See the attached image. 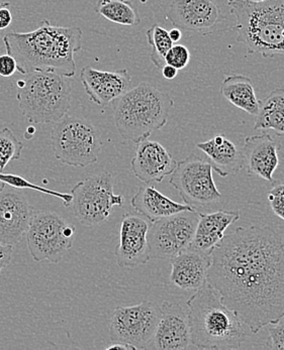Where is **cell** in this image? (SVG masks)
Returning <instances> with one entry per match:
<instances>
[{
	"label": "cell",
	"mask_w": 284,
	"mask_h": 350,
	"mask_svg": "<svg viewBox=\"0 0 284 350\" xmlns=\"http://www.w3.org/2000/svg\"><path fill=\"white\" fill-rule=\"evenodd\" d=\"M53 152L57 160L71 167L95 164L103 150L99 129L83 118L65 116L51 133Z\"/></svg>",
	"instance_id": "7"
},
{
	"label": "cell",
	"mask_w": 284,
	"mask_h": 350,
	"mask_svg": "<svg viewBox=\"0 0 284 350\" xmlns=\"http://www.w3.org/2000/svg\"><path fill=\"white\" fill-rule=\"evenodd\" d=\"M16 84V99L29 124H56L69 111L71 85L63 76L55 72H31Z\"/></svg>",
	"instance_id": "6"
},
{
	"label": "cell",
	"mask_w": 284,
	"mask_h": 350,
	"mask_svg": "<svg viewBox=\"0 0 284 350\" xmlns=\"http://www.w3.org/2000/svg\"><path fill=\"white\" fill-rule=\"evenodd\" d=\"M131 203L138 213L151 222L167 216L175 215L179 212L196 210V208L190 205L180 204L171 200L169 197L159 192L151 184L141 187L131 198Z\"/></svg>",
	"instance_id": "22"
},
{
	"label": "cell",
	"mask_w": 284,
	"mask_h": 350,
	"mask_svg": "<svg viewBox=\"0 0 284 350\" xmlns=\"http://www.w3.org/2000/svg\"><path fill=\"white\" fill-rule=\"evenodd\" d=\"M254 129H272L276 135H284V89H275L266 98L260 100Z\"/></svg>",
	"instance_id": "25"
},
{
	"label": "cell",
	"mask_w": 284,
	"mask_h": 350,
	"mask_svg": "<svg viewBox=\"0 0 284 350\" xmlns=\"http://www.w3.org/2000/svg\"><path fill=\"white\" fill-rule=\"evenodd\" d=\"M82 36L79 27H57L43 21L29 33H6L3 42L22 75L46 71L70 78L75 75L74 56L82 49Z\"/></svg>",
	"instance_id": "2"
},
{
	"label": "cell",
	"mask_w": 284,
	"mask_h": 350,
	"mask_svg": "<svg viewBox=\"0 0 284 350\" xmlns=\"http://www.w3.org/2000/svg\"><path fill=\"white\" fill-rule=\"evenodd\" d=\"M95 12L105 20L125 27H135L141 23L138 8L129 0H99Z\"/></svg>",
	"instance_id": "26"
},
{
	"label": "cell",
	"mask_w": 284,
	"mask_h": 350,
	"mask_svg": "<svg viewBox=\"0 0 284 350\" xmlns=\"http://www.w3.org/2000/svg\"><path fill=\"white\" fill-rule=\"evenodd\" d=\"M131 161L133 175L146 184L161 183L177 167L172 154L158 142H139Z\"/></svg>",
	"instance_id": "17"
},
{
	"label": "cell",
	"mask_w": 284,
	"mask_h": 350,
	"mask_svg": "<svg viewBox=\"0 0 284 350\" xmlns=\"http://www.w3.org/2000/svg\"><path fill=\"white\" fill-rule=\"evenodd\" d=\"M36 210L23 193L3 190L0 193V243L14 245L25 237Z\"/></svg>",
	"instance_id": "16"
},
{
	"label": "cell",
	"mask_w": 284,
	"mask_h": 350,
	"mask_svg": "<svg viewBox=\"0 0 284 350\" xmlns=\"http://www.w3.org/2000/svg\"><path fill=\"white\" fill-rule=\"evenodd\" d=\"M175 100L170 94L150 83H140L118 98L114 109L118 133L135 144L149 139L154 131L167 124Z\"/></svg>",
	"instance_id": "5"
},
{
	"label": "cell",
	"mask_w": 284,
	"mask_h": 350,
	"mask_svg": "<svg viewBox=\"0 0 284 350\" xmlns=\"http://www.w3.org/2000/svg\"><path fill=\"white\" fill-rule=\"evenodd\" d=\"M190 322L188 310L179 303L165 301L161 306V316L153 338L146 349L181 350L190 349Z\"/></svg>",
	"instance_id": "15"
},
{
	"label": "cell",
	"mask_w": 284,
	"mask_h": 350,
	"mask_svg": "<svg viewBox=\"0 0 284 350\" xmlns=\"http://www.w3.org/2000/svg\"><path fill=\"white\" fill-rule=\"evenodd\" d=\"M161 308L145 301L135 306L118 307L109 320V337L114 343L146 349L160 320Z\"/></svg>",
	"instance_id": "11"
},
{
	"label": "cell",
	"mask_w": 284,
	"mask_h": 350,
	"mask_svg": "<svg viewBox=\"0 0 284 350\" xmlns=\"http://www.w3.org/2000/svg\"><path fill=\"white\" fill-rule=\"evenodd\" d=\"M80 80L89 99L99 106L109 105L120 98L131 86V77L127 69L107 72L86 66L80 73Z\"/></svg>",
	"instance_id": "19"
},
{
	"label": "cell",
	"mask_w": 284,
	"mask_h": 350,
	"mask_svg": "<svg viewBox=\"0 0 284 350\" xmlns=\"http://www.w3.org/2000/svg\"><path fill=\"white\" fill-rule=\"evenodd\" d=\"M23 144L10 129L0 131V170L5 169L12 161L20 160Z\"/></svg>",
	"instance_id": "28"
},
{
	"label": "cell",
	"mask_w": 284,
	"mask_h": 350,
	"mask_svg": "<svg viewBox=\"0 0 284 350\" xmlns=\"http://www.w3.org/2000/svg\"><path fill=\"white\" fill-rule=\"evenodd\" d=\"M169 37H170L171 41L173 42H178L181 40L182 38V31L181 29H177V27H175V29H171V31H168Z\"/></svg>",
	"instance_id": "37"
},
{
	"label": "cell",
	"mask_w": 284,
	"mask_h": 350,
	"mask_svg": "<svg viewBox=\"0 0 284 350\" xmlns=\"http://www.w3.org/2000/svg\"><path fill=\"white\" fill-rule=\"evenodd\" d=\"M114 177L109 172H101L86 178L72 189V204L76 218L86 226L103 224L116 206L125 203L122 195L114 192Z\"/></svg>",
	"instance_id": "9"
},
{
	"label": "cell",
	"mask_w": 284,
	"mask_h": 350,
	"mask_svg": "<svg viewBox=\"0 0 284 350\" xmlns=\"http://www.w3.org/2000/svg\"><path fill=\"white\" fill-rule=\"evenodd\" d=\"M196 148L207 154L214 171L220 177L237 175L244 167L243 154L233 142L222 135L196 144Z\"/></svg>",
	"instance_id": "23"
},
{
	"label": "cell",
	"mask_w": 284,
	"mask_h": 350,
	"mask_svg": "<svg viewBox=\"0 0 284 350\" xmlns=\"http://www.w3.org/2000/svg\"><path fill=\"white\" fill-rule=\"evenodd\" d=\"M281 146L269 133L246 137L242 154L248 176H256L272 183L273 174L279 165Z\"/></svg>",
	"instance_id": "18"
},
{
	"label": "cell",
	"mask_w": 284,
	"mask_h": 350,
	"mask_svg": "<svg viewBox=\"0 0 284 350\" xmlns=\"http://www.w3.org/2000/svg\"><path fill=\"white\" fill-rule=\"evenodd\" d=\"M12 250H14L12 245H5L0 243V273L10 264Z\"/></svg>",
	"instance_id": "35"
},
{
	"label": "cell",
	"mask_w": 284,
	"mask_h": 350,
	"mask_svg": "<svg viewBox=\"0 0 284 350\" xmlns=\"http://www.w3.org/2000/svg\"><path fill=\"white\" fill-rule=\"evenodd\" d=\"M192 345L197 349H240L249 336L245 324L209 283L186 303Z\"/></svg>",
	"instance_id": "3"
},
{
	"label": "cell",
	"mask_w": 284,
	"mask_h": 350,
	"mask_svg": "<svg viewBox=\"0 0 284 350\" xmlns=\"http://www.w3.org/2000/svg\"><path fill=\"white\" fill-rule=\"evenodd\" d=\"M4 187H5V184H4L3 182L0 181V193L4 190Z\"/></svg>",
	"instance_id": "40"
},
{
	"label": "cell",
	"mask_w": 284,
	"mask_h": 350,
	"mask_svg": "<svg viewBox=\"0 0 284 350\" xmlns=\"http://www.w3.org/2000/svg\"><path fill=\"white\" fill-rule=\"evenodd\" d=\"M220 94L229 103L250 116H257L260 100L256 96L253 82L247 76L228 75L220 86Z\"/></svg>",
	"instance_id": "24"
},
{
	"label": "cell",
	"mask_w": 284,
	"mask_h": 350,
	"mask_svg": "<svg viewBox=\"0 0 284 350\" xmlns=\"http://www.w3.org/2000/svg\"><path fill=\"white\" fill-rule=\"evenodd\" d=\"M12 23L10 2H0V31L8 29Z\"/></svg>",
	"instance_id": "34"
},
{
	"label": "cell",
	"mask_w": 284,
	"mask_h": 350,
	"mask_svg": "<svg viewBox=\"0 0 284 350\" xmlns=\"http://www.w3.org/2000/svg\"><path fill=\"white\" fill-rule=\"evenodd\" d=\"M161 70H162V75L165 79L172 80L177 76L178 70L172 66L166 64Z\"/></svg>",
	"instance_id": "36"
},
{
	"label": "cell",
	"mask_w": 284,
	"mask_h": 350,
	"mask_svg": "<svg viewBox=\"0 0 284 350\" xmlns=\"http://www.w3.org/2000/svg\"><path fill=\"white\" fill-rule=\"evenodd\" d=\"M266 327L269 334L268 349L284 350V317Z\"/></svg>",
	"instance_id": "32"
},
{
	"label": "cell",
	"mask_w": 284,
	"mask_h": 350,
	"mask_svg": "<svg viewBox=\"0 0 284 350\" xmlns=\"http://www.w3.org/2000/svg\"><path fill=\"white\" fill-rule=\"evenodd\" d=\"M227 1H228V3H231V2L238 1V0H227Z\"/></svg>",
	"instance_id": "41"
},
{
	"label": "cell",
	"mask_w": 284,
	"mask_h": 350,
	"mask_svg": "<svg viewBox=\"0 0 284 350\" xmlns=\"http://www.w3.org/2000/svg\"><path fill=\"white\" fill-rule=\"evenodd\" d=\"M150 224L147 218L124 214L120 229V243L114 252L120 268L133 269L151 260L148 241Z\"/></svg>",
	"instance_id": "14"
},
{
	"label": "cell",
	"mask_w": 284,
	"mask_h": 350,
	"mask_svg": "<svg viewBox=\"0 0 284 350\" xmlns=\"http://www.w3.org/2000/svg\"><path fill=\"white\" fill-rule=\"evenodd\" d=\"M107 349H133V350H135V349H133V347H131V345H122V343H114V345H109V347H107Z\"/></svg>",
	"instance_id": "38"
},
{
	"label": "cell",
	"mask_w": 284,
	"mask_h": 350,
	"mask_svg": "<svg viewBox=\"0 0 284 350\" xmlns=\"http://www.w3.org/2000/svg\"><path fill=\"white\" fill-rule=\"evenodd\" d=\"M18 71V63L14 57L10 54L1 55L0 56V76L4 78L10 77Z\"/></svg>",
	"instance_id": "33"
},
{
	"label": "cell",
	"mask_w": 284,
	"mask_h": 350,
	"mask_svg": "<svg viewBox=\"0 0 284 350\" xmlns=\"http://www.w3.org/2000/svg\"><path fill=\"white\" fill-rule=\"evenodd\" d=\"M213 165L209 159L190 154L177 163L169 184L175 187L184 204L203 207L222 198L213 177Z\"/></svg>",
	"instance_id": "10"
},
{
	"label": "cell",
	"mask_w": 284,
	"mask_h": 350,
	"mask_svg": "<svg viewBox=\"0 0 284 350\" xmlns=\"http://www.w3.org/2000/svg\"><path fill=\"white\" fill-rule=\"evenodd\" d=\"M146 37H147L148 44L152 46L151 54H150L152 63L158 69H162L166 65L165 57L175 42L171 41L168 31L159 25H152L146 33Z\"/></svg>",
	"instance_id": "27"
},
{
	"label": "cell",
	"mask_w": 284,
	"mask_h": 350,
	"mask_svg": "<svg viewBox=\"0 0 284 350\" xmlns=\"http://www.w3.org/2000/svg\"><path fill=\"white\" fill-rule=\"evenodd\" d=\"M229 5L236 20L237 41L245 44L249 54L266 59L284 57V0H238Z\"/></svg>",
	"instance_id": "4"
},
{
	"label": "cell",
	"mask_w": 284,
	"mask_h": 350,
	"mask_svg": "<svg viewBox=\"0 0 284 350\" xmlns=\"http://www.w3.org/2000/svg\"><path fill=\"white\" fill-rule=\"evenodd\" d=\"M198 220V212L192 210L151 222L148 231L151 258L171 260L188 250L194 239Z\"/></svg>",
	"instance_id": "12"
},
{
	"label": "cell",
	"mask_w": 284,
	"mask_h": 350,
	"mask_svg": "<svg viewBox=\"0 0 284 350\" xmlns=\"http://www.w3.org/2000/svg\"><path fill=\"white\" fill-rule=\"evenodd\" d=\"M165 61L167 65L172 66L177 70L184 69L190 64V50L182 44H173L167 53Z\"/></svg>",
	"instance_id": "31"
},
{
	"label": "cell",
	"mask_w": 284,
	"mask_h": 350,
	"mask_svg": "<svg viewBox=\"0 0 284 350\" xmlns=\"http://www.w3.org/2000/svg\"><path fill=\"white\" fill-rule=\"evenodd\" d=\"M166 18L173 27L203 37L219 31L226 21L213 0H172Z\"/></svg>",
	"instance_id": "13"
},
{
	"label": "cell",
	"mask_w": 284,
	"mask_h": 350,
	"mask_svg": "<svg viewBox=\"0 0 284 350\" xmlns=\"http://www.w3.org/2000/svg\"><path fill=\"white\" fill-rule=\"evenodd\" d=\"M170 262V280L176 287L196 291L207 283L211 254L188 248L171 258Z\"/></svg>",
	"instance_id": "20"
},
{
	"label": "cell",
	"mask_w": 284,
	"mask_h": 350,
	"mask_svg": "<svg viewBox=\"0 0 284 350\" xmlns=\"http://www.w3.org/2000/svg\"><path fill=\"white\" fill-rule=\"evenodd\" d=\"M75 233V226L56 212L35 211L25 233L31 258L58 264L71 250Z\"/></svg>",
	"instance_id": "8"
},
{
	"label": "cell",
	"mask_w": 284,
	"mask_h": 350,
	"mask_svg": "<svg viewBox=\"0 0 284 350\" xmlns=\"http://www.w3.org/2000/svg\"><path fill=\"white\" fill-rule=\"evenodd\" d=\"M267 199L273 213L284 221V180L272 182Z\"/></svg>",
	"instance_id": "30"
},
{
	"label": "cell",
	"mask_w": 284,
	"mask_h": 350,
	"mask_svg": "<svg viewBox=\"0 0 284 350\" xmlns=\"http://www.w3.org/2000/svg\"><path fill=\"white\" fill-rule=\"evenodd\" d=\"M245 1L254 2V3H259V2L265 1V0H245Z\"/></svg>",
	"instance_id": "39"
},
{
	"label": "cell",
	"mask_w": 284,
	"mask_h": 350,
	"mask_svg": "<svg viewBox=\"0 0 284 350\" xmlns=\"http://www.w3.org/2000/svg\"><path fill=\"white\" fill-rule=\"evenodd\" d=\"M239 219V211L220 210L213 213H199L196 233L188 248L211 254L214 247L224 237L229 226Z\"/></svg>",
	"instance_id": "21"
},
{
	"label": "cell",
	"mask_w": 284,
	"mask_h": 350,
	"mask_svg": "<svg viewBox=\"0 0 284 350\" xmlns=\"http://www.w3.org/2000/svg\"><path fill=\"white\" fill-rule=\"evenodd\" d=\"M0 181L3 182L5 185L12 187L14 189H31V190L50 195V196L55 197V198L61 199L66 207H69L72 204V199H73L72 194H67V193L59 192V191H54L52 189H47L44 187L35 185V184L27 181L25 178L21 177V176L0 173Z\"/></svg>",
	"instance_id": "29"
},
{
	"label": "cell",
	"mask_w": 284,
	"mask_h": 350,
	"mask_svg": "<svg viewBox=\"0 0 284 350\" xmlns=\"http://www.w3.org/2000/svg\"><path fill=\"white\" fill-rule=\"evenodd\" d=\"M211 256L207 283L253 334L284 317V245L272 227H238Z\"/></svg>",
	"instance_id": "1"
}]
</instances>
